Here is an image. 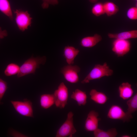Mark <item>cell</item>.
<instances>
[{"instance_id": "cell-1", "label": "cell", "mask_w": 137, "mask_h": 137, "mask_svg": "<svg viewBox=\"0 0 137 137\" xmlns=\"http://www.w3.org/2000/svg\"><path fill=\"white\" fill-rule=\"evenodd\" d=\"M46 59L45 56L31 57L25 61L20 67L19 71L17 75L18 77H22L30 74H34L36 70L39 68L40 65L45 64Z\"/></svg>"}, {"instance_id": "cell-2", "label": "cell", "mask_w": 137, "mask_h": 137, "mask_svg": "<svg viewBox=\"0 0 137 137\" xmlns=\"http://www.w3.org/2000/svg\"><path fill=\"white\" fill-rule=\"evenodd\" d=\"M113 73V70L110 68L106 62L103 65L96 64L81 82L82 84L88 83L92 80L111 76Z\"/></svg>"}, {"instance_id": "cell-3", "label": "cell", "mask_w": 137, "mask_h": 137, "mask_svg": "<svg viewBox=\"0 0 137 137\" xmlns=\"http://www.w3.org/2000/svg\"><path fill=\"white\" fill-rule=\"evenodd\" d=\"M73 116L72 112H68L66 120L57 131L56 137H72L76 132L74 125Z\"/></svg>"}, {"instance_id": "cell-4", "label": "cell", "mask_w": 137, "mask_h": 137, "mask_svg": "<svg viewBox=\"0 0 137 137\" xmlns=\"http://www.w3.org/2000/svg\"><path fill=\"white\" fill-rule=\"evenodd\" d=\"M10 102L19 114L25 117H34L32 104L30 100L24 99L23 101L11 100Z\"/></svg>"}, {"instance_id": "cell-5", "label": "cell", "mask_w": 137, "mask_h": 137, "mask_svg": "<svg viewBox=\"0 0 137 137\" xmlns=\"http://www.w3.org/2000/svg\"><path fill=\"white\" fill-rule=\"evenodd\" d=\"M53 94L56 107L61 109L64 108L67 104L68 92V88L63 82L60 84Z\"/></svg>"}, {"instance_id": "cell-6", "label": "cell", "mask_w": 137, "mask_h": 137, "mask_svg": "<svg viewBox=\"0 0 137 137\" xmlns=\"http://www.w3.org/2000/svg\"><path fill=\"white\" fill-rule=\"evenodd\" d=\"M107 117L111 119L122 120L124 122H128L133 118L131 114L127 111L125 112L121 106L115 105L110 107L107 113Z\"/></svg>"}, {"instance_id": "cell-7", "label": "cell", "mask_w": 137, "mask_h": 137, "mask_svg": "<svg viewBox=\"0 0 137 137\" xmlns=\"http://www.w3.org/2000/svg\"><path fill=\"white\" fill-rule=\"evenodd\" d=\"M80 71V68L79 66L68 64L61 68L60 73L67 81L71 83H75L79 81L78 73Z\"/></svg>"}, {"instance_id": "cell-8", "label": "cell", "mask_w": 137, "mask_h": 137, "mask_svg": "<svg viewBox=\"0 0 137 137\" xmlns=\"http://www.w3.org/2000/svg\"><path fill=\"white\" fill-rule=\"evenodd\" d=\"M16 14V23L19 29L24 31L31 26L32 18L28 11H24L16 9L14 11Z\"/></svg>"}, {"instance_id": "cell-9", "label": "cell", "mask_w": 137, "mask_h": 137, "mask_svg": "<svg viewBox=\"0 0 137 137\" xmlns=\"http://www.w3.org/2000/svg\"><path fill=\"white\" fill-rule=\"evenodd\" d=\"M130 42L128 40L115 39L112 43V51L117 57H123L130 51Z\"/></svg>"}, {"instance_id": "cell-10", "label": "cell", "mask_w": 137, "mask_h": 137, "mask_svg": "<svg viewBox=\"0 0 137 137\" xmlns=\"http://www.w3.org/2000/svg\"><path fill=\"white\" fill-rule=\"evenodd\" d=\"M98 112L94 110L90 111L88 113L85 121L84 128L87 131H94L98 128V122L101 119L98 118Z\"/></svg>"}, {"instance_id": "cell-11", "label": "cell", "mask_w": 137, "mask_h": 137, "mask_svg": "<svg viewBox=\"0 0 137 137\" xmlns=\"http://www.w3.org/2000/svg\"><path fill=\"white\" fill-rule=\"evenodd\" d=\"M79 50L73 46H65L63 49V55L68 64L72 65L74 63L75 58L78 54Z\"/></svg>"}, {"instance_id": "cell-12", "label": "cell", "mask_w": 137, "mask_h": 137, "mask_svg": "<svg viewBox=\"0 0 137 137\" xmlns=\"http://www.w3.org/2000/svg\"><path fill=\"white\" fill-rule=\"evenodd\" d=\"M118 90L119 97L124 100L131 98L134 93L131 85L128 82L122 83L119 86Z\"/></svg>"}, {"instance_id": "cell-13", "label": "cell", "mask_w": 137, "mask_h": 137, "mask_svg": "<svg viewBox=\"0 0 137 137\" xmlns=\"http://www.w3.org/2000/svg\"><path fill=\"white\" fill-rule=\"evenodd\" d=\"M102 40L101 36L95 33L92 36H88L81 39L80 44L82 47L86 48H91L96 45Z\"/></svg>"}, {"instance_id": "cell-14", "label": "cell", "mask_w": 137, "mask_h": 137, "mask_svg": "<svg viewBox=\"0 0 137 137\" xmlns=\"http://www.w3.org/2000/svg\"><path fill=\"white\" fill-rule=\"evenodd\" d=\"M108 36L110 38L115 39L128 40L135 39L137 38V30L125 31L116 33H108Z\"/></svg>"}, {"instance_id": "cell-15", "label": "cell", "mask_w": 137, "mask_h": 137, "mask_svg": "<svg viewBox=\"0 0 137 137\" xmlns=\"http://www.w3.org/2000/svg\"><path fill=\"white\" fill-rule=\"evenodd\" d=\"M91 99L98 104L104 105L109 98L103 92L97 91L95 89L91 90L90 92Z\"/></svg>"}, {"instance_id": "cell-16", "label": "cell", "mask_w": 137, "mask_h": 137, "mask_svg": "<svg viewBox=\"0 0 137 137\" xmlns=\"http://www.w3.org/2000/svg\"><path fill=\"white\" fill-rule=\"evenodd\" d=\"M40 104L42 108L48 109L55 103V98L54 94H43L41 95L40 99Z\"/></svg>"}, {"instance_id": "cell-17", "label": "cell", "mask_w": 137, "mask_h": 137, "mask_svg": "<svg viewBox=\"0 0 137 137\" xmlns=\"http://www.w3.org/2000/svg\"><path fill=\"white\" fill-rule=\"evenodd\" d=\"M71 98L75 100L79 106L85 105L88 98L85 92L78 89H76L71 94Z\"/></svg>"}, {"instance_id": "cell-18", "label": "cell", "mask_w": 137, "mask_h": 137, "mask_svg": "<svg viewBox=\"0 0 137 137\" xmlns=\"http://www.w3.org/2000/svg\"><path fill=\"white\" fill-rule=\"evenodd\" d=\"M103 6L105 14L108 16L115 14L119 11L118 7L112 2H106L103 3Z\"/></svg>"}, {"instance_id": "cell-19", "label": "cell", "mask_w": 137, "mask_h": 137, "mask_svg": "<svg viewBox=\"0 0 137 137\" xmlns=\"http://www.w3.org/2000/svg\"><path fill=\"white\" fill-rule=\"evenodd\" d=\"M95 137H115L118 133L115 128H112L107 131H105L98 128L93 132Z\"/></svg>"}, {"instance_id": "cell-20", "label": "cell", "mask_w": 137, "mask_h": 137, "mask_svg": "<svg viewBox=\"0 0 137 137\" xmlns=\"http://www.w3.org/2000/svg\"><path fill=\"white\" fill-rule=\"evenodd\" d=\"M0 11L12 21L13 19L11 7L8 0H0Z\"/></svg>"}, {"instance_id": "cell-21", "label": "cell", "mask_w": 137, "mask_h": 137, "mask_svg": "<svg viewBox=\"0 0 137 137\" xmlns=\"http://www.w3.org/2000/svg\"><path fill=\"white\" fill-rule=\"evenodd\" d=\"M20 67L17 64L11 63L7 66L4 71L5 75L10 76L17 74L19 73Z\"/></svg>"}, {"instance_id": "cell-22", "label": "cell", "mask_w": 137, "mask_h": 137, "mask_svg": "<svg viewBox=\"0 0 137 137\" xmlns=\"http://www.w3.org/2000/svg\"><path fill=\"white\" fill-rule=\"evenodd\" d=\"M128 106L127 111L129 113L132 114L137 110V93H136L133 96L129 98L127 102Z\"/></svg>"}, {"instance_id": "cell-23", "label": "cell", "mask_w": 137, "mask_h": 137, "mask_svg": "<svg viewBox=\"0 0 137 137\" xmlns=\"http://www.w3.org/2000/svg\"><path fill=\"white\" fill-rule=\"evenodd\" d=\"M91 12L94 15L97 17L104 14L103 3L101 2L95 3L92 8Z\"/></svg>"}, {"instance_id": "cell-24", "label": "cell", "mask_w": 137, "mask_h": 137, "mask_svg": "<svg viewBox=\"0 0 137 137\" xmlns=\"http://www.w3.org/2000/svg\"><path fill=\"white\" fill-rule=\"evenodd\" d=\"M126 15L127 18L130 20H137V7H131L127 11Z\"/></svg>"}, {"instance_id": "cell-25", "label": "cell", "mask_w": 137, "mask_h": 137, "mask_svg": "<svg viewBox=\"0 0 137 137\" xmlns=\"http://www.w3.org/2000/svg\"><path fill=\"white\" fill-rule=\"evenodd\" d=\"M8 88L7 82L0 78V105L3 104L1 100Z\"/></svg>"}, {"instance_id": "cell-26", "label": "cell", "mask_w": 137, "mask_h": 137, "mask_svg": "<svg viewBox=\"0 0 137 137\" xmlns=\"http://www.w3.org/2000/svg\"><path fill=\"white\" fill-rule=\"evenodd\" d=\"M43 3L41 5L44 9H46L50 5H57L59 3L58 0H42Z\"/></svg>"}, {"instance_id": "cell-27", "label": "cell", "mask_w": 137, "mask_h": 137, "mask_svg": "<svg viewBox=\"0 0 137 137\" xmlns=\"http://www.w3.org/2000/svg\"><path fill=\"white\" fill-rule=\"evenodd\" d=\"M7 35L8 33L7 31L6 30H3L0 27V39H3Z\"/></svg>"}, {"instance_id": "cell-28", "label": "cell", "mask_w": 137, "mask_h": 137, "mask_svg": "<svg viewBox=\"0 0 137 137\" xmlns=\"http://www.w3.org/2000/svg\"><path fill=\"white\" fill-rule=\"evenodd\" d=\"M98 0H89V2L91 3H95L97 2Z\"/></svg>"}, {"instance_id": "cell-29", "label": "cell", "mask_w": 137, "mask_h": 137, "mask_svg": "<svg viewBox=\"0 0 137 137\" xmlns=\"http://www.w3.org/2000/svg\"><path fill=\"white\" fill-rule=\"evenodd\" d=\"M121 137H130V136L127 135V134H124L123 135L121 136Z\"/></svg>"}, {"instance_id": "cell-30", "label": "cell", "mask_w": 137, "mask_h": 137, "mask_svg": "<svg viewBox=\"0 0 137 137\" xmlns=\"http://www.w3.org/2000/svg\"><path fill=\"white\" fill-rule=\"evenodd\" d=\"M135 0V1H137V0Z\"/></svg>"}]
</instances>
